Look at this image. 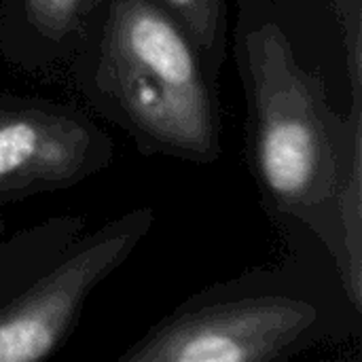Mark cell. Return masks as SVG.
<instances>
[{
    "instance_id": "obj_1",
    "label": "cell",
    "mask_w": 362,
    "mask_h": 362,
    "mask_svg": "<svg viewBox=\"0 0 362 362\" xmlns=\"http://www.w3.org/2000/svg\"><path fill=\"white\" fill-rule=\"evenodd\" d=\"M244 47L259 185L278 210L310 221L358 182V127L350 134L280 25L250 30Z\"/></svg>"
},
{
    "instance_id": "obj_2",
    "label": "cell",
    "mask_w": 362,
    "mask_h": 362,
    "mask_svg": "<svg viewBox=\"0 0 362 362\" xmlns=\"http://www.w3.org/2000/svg\"><path fill=\"white\" fill-rule=\"evenodd\" d=\"M98 85L123 121L155 148L189 161L218 155L216 110L182 28L151 0H112Z\"/></svg>"
},
{
    "instance_id": "obj_3",
    "label": "cell",
    "mask_w": 362,
    "mask_h": 362,
    "mask_svg": "<svg viewBox=\"0 0 362 362\" xmlns=\"http://www.w3.org/2000/svg\"><path fill=\"white\" fill-rule=\"evenodd\" d=\"M293 297L227 299L174 314L146 333L123 362H267L284 356L316 322Z\"/></svg>"
},
{
    "instance_id": "obj_4",
    "label": "cell",
    "mask_w": 362,
    "mask_h": 362,
    "mask_svg": "<svg viewBox=\"0 0 362 362\" xmlns=\"http://www.w3.org/2000/svg\"><path fill=\"white\" fill-rule=\"evenodd\" d=\"M153 210H134L89 235L21 297L0 312V362L47 358L72 331L83 303L134 250Z\"/></svg>"
},
{
    "instance_id": "obj_5",
    "label": "cell",
    "mask_w": 362,
    "mask_h": 362,
    "mask_svg": "<svg viewBox=\"0 0 362 362\" xmlns=\"http://www.w3.org/2000/svg\"><path fill=\"white\" fill-rule=\"evenodd\" d=\"M106 140L85 119L47 108L0 110V195L62 189L104 161Z\"/></svg>"
},
{
    "instance_id": "obj_6",
    "label": "cell",
    "mask_w": 362,
    "mask_h": 362,
    "mask_svg": "<svg viewBox=\"0 0 362 362\" xmlns=\"http://www.w3.org/2000/svg\"><path fill=\"white\" fill-rule=\"evenodd\" d=\"M170 17L182 28L187 38L206 55L218 57L223 38L225 0H161Z\"/></svg>"
},
{
    "instance_id": "obj_7",
    "label": "cell",
    "mask_w": 362,
    "mask_h": 362,
    "mask_svg": "<svg viewBox=\"0 0 362 362\" xmlns=\"http://www.w3.org/2000/svg\"><path fill=\"white\" fill-rule=\"evenodd\" d=\"M25 13L34 28L47 38H64L70 34L78 21L83 11L91 0H23Z\"/></svg>"
},
{
    "instance_id": "obj_8",
    "label": "cell",
    "mask_w": 362,
    "mask_h": 362,
    "mask_svg": "<svg viewBox=\"0 0 362 362\" xmlns=\"http://www.w3.org/2000/svg\"><path fill=\"white\" fill-rule=\"evenodd\" d=\"M0 229H2V223H0Z\"/></svg>"
}]
</instances>
